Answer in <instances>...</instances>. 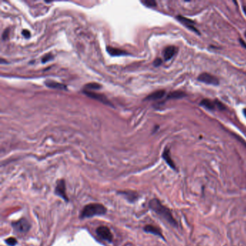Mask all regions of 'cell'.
I'll list each match as a JSON object with an SVG mask.
<instances>
[{
	"label": "cell",
	"instance_id": "cell-1",
	"mask_svg": "<svg viewBox=\"0 0 246 246\" xmlns=\"http://www.w3.org/2000/svg\"><path fill=\"white\" fill-rule=\"evenodd\" d=\"M149 207L154 212H155L158 216L161 217L163 220L170 224L171 226L176 227L178 226L176 220L173 217V215L168 208L164 206L163 204L157 199H153L149 202Z\"/></svg>",
	"mask_w": 246,
	"mask_h": 246
},
{
	"label": "cell",
	"instance_id": "cell-2",
	"mask_svg": "<svg viewBox=\"0 0 246 246\" xmlns=\"http://www.w3.org/2000/svg\"><path fill=\"white\" fill-rule=\"evenodd\" d=\"M107 209L100 204H89L85 206L80 213V219L90 218L95 216H102L106 214Z\"/></svg>",
	"mask_w": 246,
	"mask_h": 246
},
{
	"label": "cell",
	"instance_id": "cell-3",
	"mask_svg": "<svg viewBox=\"0 0 246 246\" xmlns=\"http://www.w3.org/2000/svg\"><path fill=\"white\" fill-rule=\"evenodd\" d=\"M200 106H201L204 108H207V109L209 110H214L216 108H218L221 110L225 109V106L223 105V103H220V101L215 100L212 101L209 99H204L200 103Z\"/></svg>",
	"mask_w": 246,
	"mask_h": 246
},
{
	"label": "cell",
	"instance_id": "cell-4",
	"mask_svg": "<svg viewBox=\"0 0 246 246\" xmlns=\"http://www.w3.org/2000/svg\"><path fill=\"white\" fill-rule=\"evenodd\" d=\"M96 233L98 236L102 240L111 243L113 241V235L111 233L110 230L106 226H100L97 228Z\"/></svg>",
	"mask_w": 246,
	"mask_h": 246
},
{
	"label": "cell",
	"instance_id": "cell-5",
	"mask_svg": "<svg viewBox=\"0 0 246 246\" xmlns=\"http://www.w3.org/2000/svg\"><path fill=\"white\" fill-rule=\"evenodd\" d=\"M12 226L15 231L20 232V233L27 232L30 230V227L29 222L25 219H21V220L17 221V222H13Z\"/></svg>",
	"mask_w": 246,
	"mask_h": 246
},
{
	"label": "cell",
	"instance_id": "cell-6",
	"mask_svg": "<svg viewBox=\"0 0 246 246\" xmlns=\"http://www.w3.org/2000/svg\"><path fill=\"white\" fill-rule=\"evenodd\" d=\"M198 80L201 83L211 85H218L220 83L218 78L214 76L213 74L209 73H202L198 77Z\"/></svg>",
	"mask_w": 246,
	"mask_h": 246
},
{
	"label": "cell",
	"instance_id": "cell-7",
	"mask_svg": "<svg viewBox=\"0 0 246 246\" xmlns=\"http://www.w3.org/2000/svg\"><path fill=\"white\" fill-rule=\"evenodd\" d=\"M55 194L60 196L64 201H69V199L66 194V185L64 180H59L57 181L56 188H55Z\"/></svg>",
	"mask_w": 246,
	"mask_h": 246
},
{
	"label": "cell",
	"instance_id": "cell-8",
	"mask_svg": "<svg viewBox=\"0 0 246 246\" xmlns=\"http://www.w3.org/2000/svg\"><path fill=\"white\" fill-rule=\"evenodd\" d=\"M176 19L180 22L181 24L184 25L185 27H186L187 28H188V29L191 30V31H193V32H194V33H196L197 34H200V32L197 29H196L195 25H194L195 23H194V22L193 20H190V19H188V18H185V17H184V16H181V15H178V16H177Z\"/></svg>",
	"mask_w": 246,
	"mask_h": 246
},
{
	"label": "cell",
	"instance_id": "cell-9",
	"mask_svg": "<svg viewBox=\"0 0 246 246\" xmlns=\"http://www.w3.org/2000/svg\"><path fill=\"white\" fill-rule=\"evenodd\" d=\"M83 93H85V94L86 95H87V96L89 97V98H92V99H94V100H98V101H99V102L103 103H104L106 105H108V106H112L110 101L108 100V99H107L106 97L104 96V95H100V94H98V93H93V92H89V91H87V90H84Z\"/></svg>",
	"mask_w": 246,
	"mask_h": 246
},
{
	"label": "cell",
	"instance_id": "cell-10",
	"mask_svg": "<svg viewBox=\"0 0 246 246\" xmlns=\"http://www.w3.org/2000/svg\"><path fill=\"white\" fill-rule=\"evenodd\" d=\"M178 49L174 45H170L165 49L163 51V56L165 61H168L173 58L176 53Z\"/></svg>",
	"mask_w": 246,
	"mask_h": 246
},
{
	"label": "cell",
	"instance_id": "cell-11",
	"mask_svg": "<svg viewBox=\"0 0 246 246\" xmlns=\"http://www.w3.org/2000/svg\"><path fill=\"white\" fill-rule=\"evenodd\" d=\"M144 230L146 232L153 234H154V235L159 236V237L164 239V237L163 235V233H162V231L160 230L159 228L157 227H154L153 225H150V224H149V225H146L145 227H144Z\"/></svg>",
	"mask_w": 246,
	"mask_h": 246
},
{
	"label": "cell",
	"instance_id": "cell-12",
	"mask_svg": "<svg viewBox=\"0 0 246 246\" xmlns=\"http://www.w3.org/2000/svg\"><path fill=\"white\" fill-rule=\"evenodd\" d=\"M163 159L165 160V161L166 162V163L169 165L171 168L173 170H176V167H175V165L173 162V160H172V158L170 157V150L169 149L165 148V150H164L163 153Z\"/></svg>",
	"mask_w": 246,
	"mask_h": 246
},
{
	"label": "cell",
	"instance_id": "cell-13",
	"mask_svg": "<svg viewBox=\"0 0 246 246\" xmlns=\"http://www.w3.org/2000/svg\"><path fill=\"white\" fill-rule=\"evenodd\" d=\"M45 85L49 88L58 89H66V85H63L62 83H56V82L51 81V80H47L45 83Z\"/></svg>",
	"mask_w": 246,
	"mask_h": 246
},
{
	"label": "cell",
	"instance_id": "cell-14",
	"mask_svg": "<svg viewBox=\"0 0 246 246\" xmlns=\"http://www.w3.org/2000/svg\"><path fill=\"white\" fill-rule=\"evenodd\" d=\"M165 95V90H157L152 94H150L149 96L147 97L146 100H159V99L163 98Z\"/></svg>",
	"mask_w": 246,
	"mask_h": 246
},
{
	"label": "cell",
	"instance_id": "cell-15",
	"mask_svg": "<svg viewBox=\"0 0 246 246\" xmlns=\"http://www.w3.org/2000/svg\"><path fill=\"white\" fill-rule=\"evenodd\" d=\"M107 51H108V53L111 55V56H123V55L127 54V53L126 52V51L111 46L107 47Z\"/></svg>",
	"mask_w": 246,
	"mask_h": 246
},
{
	"label": "cell",
	"instance_id": "cell-16",
	"mask_svg": "<svg viewBox=\"0 0 246 246\" xmlns=\"http://www.w3.org/2000/svg\"><path fill=\"white\" fill-rule=\"evenodd\" d=\"M186 96V94L184 92H181V91H175L170 93L167 96L168 99H180L183 98L184 97Z\"/></svg>",
	"mask_w": 246,
	"mask_h": 246
},
{
	"label": "cell",
	"instance_id": "cell-17",
	"mask_svg": "<svg viewBox=\"0 0 246 246\" xmlns=\"http://www.w3.org/2000/svg\"><path fill=\"white\" fill-rule=\"evenodd\" d=\"M121 194L124 195L128 200H130L131 202H133L134 200H136L137 198V195L133 193H129V192H121Z\"/></svg>",
	"mask_w": 246,
	"mask_h": 246
},
{
	"label": "cell",
	"instance_id": "cell-18",
	"mask_svg": "<svg viewBox=\"0 0 246 246\" xmlns=\"http://www.w3.org/2000/svg\"><path fill=\"white\" fill-rule=\"evenodd\" d=\"M85 87L89 89H99L101 88V85L98 83H89L85 85Z\"/></svg>",
	"mask_w": 246,
	"mask_h": 246
},
{
	"label": "cell",
	"instance_id": "cell-19",
	"mask_svg": "<svg viewBox=\"0 0 246 246\" xmlns=\"http://www.w3.org/2000/svg\"><path fill=\"white\" fill-rule=\"evenodd\" d=\"M142 3L147 7H154L157 6V2L153 0H146V1L142 2Z\"/></svg>",
	"mask_w": 246,
	"mask_h": 246
},
{
	"label": "cell",
	"instance_id": "cell-20",
	"mask_svg": "<svg viewBox=\"0 0 246 246\" xmlns=\"http://www.w3.org/2000/svg\"><path fill=\"white\" fill-rule=\"evenodd\" d=\"M5 242H6V243L9 246H14V245H16L17 243H18V242H17L16 239H15V238H7Z\"/></svg>",
	"mask_w": 246,
	"mask_h": 246
},
{
	"label": "cell",
	"instance_id": "cell-21",
	"mask_svg": "<svg viewBox=\"0 0 246 246\" xmlns=\"http://www.w3.org/2000/svg\"><path fill=\"white\" fill-rule=\"evenodd\" d=\"M53 59V56L51 54V53H48L47 55H45V56H43V59H42V62L43 63H45L47 62H49V61Z\"/></svg>",
	"mask_w": 246,
	"mask_h": 246
},
{
	"label": "cell",
	"instance_id": "cell-22",
	"mask_svg": "<svg viewBox=\"0 0 246 246\" xmlns=\"http://www.w3.org/2000/svg\"><path fill=\"white\" fill-rule=\"evenodd\" d=\"M9 33V29L5 30V31H4V33L2 34V39L3 40H6V39H8Z\"/></svg>",
	"mask_w": 246,
	"mask_h": 246
},
{
	"label": "cell",
	"instance_id": "cell-23",
	"mask_svg": "<svg viewBox=\"0 0 246 246\" xmlns=\"http://www.w3.org/2000/svg\"><path fill=\"white\" fill-rule=\"evenodd\" d=\"M161 64H162V59H161L157 58V59H156L155 60H154V65L155 66H160Z\"/></svg>",
	"mask_w": 246,
	"mask_h": 246
},
{
	"label": "cell",
	"instance_id": "cell-24",
	"mask_svg": "<svg viewBox=\"0 0 246 246\" xmlns=\"http://www.w3.org/2000/svg\"><path fill=\"white\" fill-rule=\"evenodd\" d=\"M22 35H23V36L24 37H25V38H27V39H28V38H29L30 37V32L28 31V30H24L23 31H22Z\"/></svg>",
	"mask_w": 246,
	"mask_h": 246
},
{
	"label": "cell",
	"instance_id": "cell-25",
	"mask_svg": "<svg viewBox=\"0 0 246 246\" xmlns=\"http://www.w3.org/2000/svg\"><path fill=\"white\" fill-rule=\"evenodd\" d=\"M240 43H241V44L243 45V47L245 48V49H246V43H245V42H244L243 40H241V39H240Z\"/></svg>",
	"mask_w": 246,
	"mask_h": 246
},
{
	"label": "cell",
	"instance_id": "cell-26",
	"mask_svg": "<svg viewBox=\"0 0 246 246\" xmlns=\"http://www.w3.org/2000/svg\"><path fill=\"white\" fill-rule=\"evenodd\" d=\"M243 113H244V115H245V116L246 117V108L243 109Z\"/></svg>",
	"mask_w": 246,
	"mask_h": 246
},
{
	"label": "cell",
	"instance_id": "cell-27",
	"mask_svg": "<svg viewBox=\"0 0 246 246\" xmlns=\"http://www.w3.org/2000/svg\"><path fill=\"white\" fill-rule=\"evenodd\" d=\"M244 11H245V13L246 15V7H244Z\"/></svg>",
	"mask_w": 246,
	"mask_h": 246
},
{
	"label": "cell",
	"instance_id": "cell-28",
	"mask_svg": "<svg viewBox=\"0 0 246 246\" xmlns=\"http://www.w3.org/2000/svg\"><path fill=\"white\" fill-rule=\"evenodd\" d=\"M245 38H246V32H245Z\"/></svg>",
	"mask_w": 246,
	"mask_h": 246
}]
</instances>
